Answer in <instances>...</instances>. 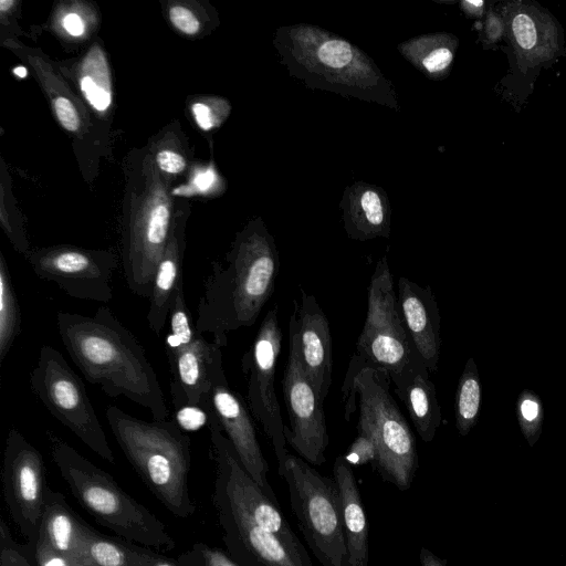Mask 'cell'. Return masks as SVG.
Here are the masks:
<instances>
[{
  "label": "cell",
  "instance_id": "1",
  "mask_svg": "<svg viewBox=\"0 0 566 566\" xmlns=\"http://www.w3.org/2000/svg\"><path fill=\"white\" fill-rule=\"evenodd\" d=\"M61 342L92 385L109 397H126L146 408L153 420L169 418L160 382L135 335L107 307L92 316L57 312Z\"/></svg>",
  "mask_w": 566,
  "mask_h": 566
},
{
  "label": "cell",
  "instance_id": "2",
  "mask_svg": "<svg viewBox=\"0 0 566 566\" xmlns=\"http://www.w3.org/2000/svg\"><path fill=\"white\" fill-rule=\"evenodd\" d=\"M280 271L273 237L262 220L235 240L223 262L212 264L199 298L195 326L222 348L228 334L252 326L272 297Z\"/></svg>",
  "mask_w": 566,
  "mask_h": 566
},
{
  "label": "cell",
  "instance_id": "3",
  "mask_svg": "<svg viewBox=\"0 0 566 566\" xmlns=\"http://www.w3.org/2000/svg\"><path fill=\"white\" fill-rule=\"evenodd\" d=\"M273 45L289 74L307 87L399 109L394 83L371 57L340 35L307 23L283 25Z\"/></svg>",
  "mask_w": 566,
  "mask_h": 566
},
{
  "label": "cell",
  "instance_id": "4",
  "mask_svg": "<svg viewBox=\"0 0 566 566\" xmlns=\"http://www.w3.org/2000/svg\"><path fill=\"white\" fill-rule=\"evenodd\" d=\"M106 419L125 457L146 486L175 516L195 514L188 475L190 439L176 420L145 421L116 406H108Z\"/></svg>",
  "mask_w": 566,
  "mask_h": 566
},
{
  "label": "cell",
  "instance_id": "5",
  "mask_svg": "<svg viewBox=\"0 0 566 566\" xmlns=\"http://www.w3.org/2000/svg\"><path fill=\"white\" fill-rule=\"evenodd\" d=\"M390 380L387 370L355 354L342 388L345 419L358 409L357 429L370 433L377 446L373 468L405 491L412 483L418 455L415 436L390 394Z\"/></svg>",
  "mask_w": 566,
  "mask_h": 566
},
{
  "label": "cell",
  "instance_id": "6",
  "mask_svg": "<svg viewBox=\"0 0 566 566\" xmlns=\"http://www.w3.org/2000/svg\"><path fill=\"white\" fill-rule=\"evenodd\" d=\"M51 458L81 506L97 523L125 541L157 549H172L164 523L126 493L107 472L77 452L54 431L46 430Z\"/></svg>",
  "mask_w": 566,
  "mask_h": 566
},
{
  "label": "cell",
  "instance_id": "7",
  "mask_svg": "<svg viewBox=\"0 0 566 566\" xmlns=\"http://www.w3.org/2000/svg\"><path fill=\"white\" fill-rule=\"evenodd\" d=\"M301 532L322 566H348L342 502L334 478L287 454L282 476Z\"/></svg>",
  "mask_w": 566,
  "mask_h": 566
},
{
  "label": "cell",
  "instance_id": "8",
  "mask_svg": "<svg viewBox=\"0 0 566 566\" xmlns=\"http://www.w3.org/2000/svg\"><path fill=\"white\" fill-rule=\"evenodd\" d=\"M30 388L48 411L86 447L107 462H115L82 379L56 348L41 347L30 374Z\"/></svg>",
  "mask_w": 566,
  "mask_h": 566
},
{
  "label": "cell",
  "instance_id": "9",
  "mask_svg": "<svg viewBox=\"0 0 566 566\" xmlns=\"http://www.w3.org/2000/svg\"><path fill=\"white\" fill-rule=\"evenodd\" d=\"M170 331L165 348L170 371V396L175 409L202 407L211 389V379L222 366V347L208 342L195 326L181 284L175 295Z\"/></svg>",
  "mask_w": 566,
  "mask_h": 566
},
{
  "label": "cell",
  "instance_id": "10",
  "mask_svg": "<svg viewBox=\"0 0 566 566\" xmlns=\"http://www.w3.org/2000/svg\"><path fill=\"white\" fill-rule=\"evenodd\" d=\"M281 345L279 306L274 304L264 316L252 345L242 356L241 367L247 378V405L271 441L277 460V473L283 476L289 452L274 388Z\"/></svg>",
  "mask_w": 566,
  "mask_h": 566
},
{
  "label": "cell",
  "instance_id": "11",
  "mask_svg": "<svg viewBox=\"0 0 566 566\" xmlns=\"http://www.w3.org/2000/svg\"><path fill=\"white\" fill-rule=\"evenodd\" d=\"M415 353L398 311L394 279L384 255L370 279L367 313L356 343V355L392 376L408 365Z\"/></svg>",
  "mask_w": 566,
  "mask_h": 566
},
{
  "label": "cell",
  "instance_id": "12",
  "mask_svg": "<svg viewBox=\"0 0 566 566\" xmlns=\"http://www.w3.org/2000/svg\"><path fill=\"white\" fill-rule=\"evenodd\" d=\"M212 503L227 552L241 566H313L302 542H292L259 524L216 484Z\"/></svg>",
  "mask_w": 566,
  "mask_h": 566
},
{
  "label": "cell",
  "instance_id": "13",
  "mask_svg": "<svg viewBox=\"0 0 566 566\" xmlns=\"http://www.w3.org/2000/svg\"><path fill=\"white\" fill-rule=\"evenodd\" d=\"M2 490L14 524L34 544L49 491L46 468L40 451L14 428L4 443Z\"/></svg>",
  "mask_w": 566,
  "mask_h": 566
},
{
  "label": "cell",
  "instance_id": "14",
  "mask_svg": "<svg viewBox=\"0 0 566 566\" xmlns=\"http://www.w3.org/2000/svg\"><path fill=\"white\" fill-rule=\"evenodd\" d=\"M282 391L290 419L289 427H284L286 443L310 464H323L329 442L323 402L303 367L297 342L291 329Z\"/></svg>",
  "mask_w": 566,
  "mask_h": 566
},
{
  "label": "cell",
  "instance_id": "15",
  "mask_svg": "<svg viewBox=\"0 0 566 566\" xmlns=\"http://www.w3.org/2000/svg\"><path fill=\"white\" fill-rule=\"evenodd\" d=\"M28 261L39 277L55 283L71 297L101 303L113 297L116 260L109 253L61 247L30 253Z\"/></svg>",
  "mask_w": 566,
  "mask_h": 566
},
{
  "label": "cell",
  "instance_id": "16",
  "mask_svg": "<svg viewBox=\"0 0 566 566\" xmlns=\"http://www.w3.org/2000/svg\"><path fill=\"white\" fill-rule=\"evenodd\" d=\"M202 408L229 439L245 471L272 501L279 503L268 481L269 465L258 441L252 415L243 398L230 388L223 368L213 375Z\"/></svg>",
  "mask_w": 566,
  "mask_h": 566
},
{
  "label": "cell",
  "instance_id": "17",
  "mask_svg": "<svg viewBox=\"0 0 566 566\" xmlns=\"http://www.w3.org/2000/svg\"><path fill=\"white\" fill-rule=\"evenodd\" d=\"M301 302L293 300L294 311L289 329L296 338L298 353L308 379L324 402L332 385L333 354L328 319L316 297L300 287Z\"/></svg>",
  "mask_w": 566,
  "mask_h": 566
},
{
  "label": "cell",
  "instance_id": "18",
  "mask_svg": "<svg viewBox=\"0 0 566 566\" xmlns=\"http://www.w3.org/2000/svg\"><path fill=\"white\" fill-rule=\"evenodd\" d=\"M398 311L408 336L430 373L436 371L440 357V314L429 285L399 277Z\"/></svg>",
  "mask_w": 566,
  "mask_h": 566
},
{
  "label": "cell",
  "instance_id": "19",
  "mask_svg": "<svg viewBox=\"0 0 566 566\" xmlns=\"http://www.w3.org/2000/svg\"><path fill=\"white\" fill-rule=\"evenodd\" d=\"M390 379L421 440L432 441L442 416L430 371L419 354L415 353L408 365Z\"/></svg>",
  "mask_w": 566,
  "mask_h": 566
},
{
  "label": "cell",
  "instance_id": "20",
  "mask_svg": "<svg viewBox=\"0 0 566 566\" xmlns=\"http://www.w3.org/2000/svg\"><path fill=\"white\" fill-rule=\"evenodd\" d=\"M339 207L348 238L358 241L389 238L391 210L387 193L379 186L364 181L347 186Z\"/></svg>",
  "mask_w": 566,
  "mask_h": 566
},
{
  "label": "cell",
  "instance_id": "21",
  "mask_svg": "<svg viewBox=\"0 0 566 566\" xmlns=\"http://www.w3.org/2000/svg\"><path fill=\"white\" fill-rule=\"evenodd\" d=\"M333 474L340 494L348 566H368V521L352 465L344 455L336 458Z\"/></svg>",
  "mask_w": 566,
  "mask_h": 566
},
{
  "label": "cell",
  "instance_id": "22",
  "mask_svg": "<svg viewBox=\"0 0 566 566\" xmlns=\"http://www.w3.org/2000/svg\"><path fill=\"white\" fill-rule=\"evenodd\" d=\"M85 526L86 523L70 507L64 495L49 489L36 541L62 554L91 560L84 547Z\"/></svg>",
  "mask_w": 566,
  "mask_h": 566
},
{
  "label": "cell",
  "instance_id": "23",
  "mask_svg": "<svg viewBox=\"0 0 566 566\" xmlns=\"http://www.w3.org/2000/svg\"><path fill=\"white\" fill-rule=\"evenodd\" d=\"M181 264V247L177 239H172L168 242L158 263L149 297L147 322L157 336L160 335L169 319L175 295L179 286L184 284Z\"/></svg>",
  "mask_w": 566,
  "mask_h": 566
},
{
  "label": "cell",
  "instance_id": "24",
  "mask_svg": "<svg viewBox=\"0 0 566 566\" xmlns=\"http://www.w3.org/2000/svg\"><path fill=\"white\" fill-rule=\"evenodd\" d=\"M400 54L427 77L438 80L453 61V51L447 36L422 34L398 44Z\"/></svg>",
  "mask_w": 566,
  "mask_h": 566
},
{
  "label": "cell",
  "instance_id": "25",
  "mask_svg": "<svg viewBox=\"0 0 566 566\" xmlns=\"http://www.w3.org/2000/svg\"><path fill=\"white\" fill-rule=\"evenodd\" d=\"M21 333V311L6 259L0 254V361Z\"/></svg>",
  "mask_w": 566,
  "mask_h": 566
},
{
  "label": "cell",
  "instance_id": "26",
  "mask_svg": "<svg viewBox=\"0 0 566 566\" xmlns=\"http://www.w3.org/2000/svg\"><path fill=\"white\" fill-rule=\"evenodd\" d=\"M481 405V382L473 358H469L459 379L455 394V427L467 436L475 424Z\"/></svg>",
  "mask_w": 566,
  "mask_h": 566
},
{
  "label": "cell",
  "instance_id": "27",
  "mask_svg": "<svg viewBox=\"0 0 566 566\" xmlns=\"http://www.w3.org/2000/svg\"><path fill=\"white\" fill-rule=\"evenodd\" d=\"M80 86L86 101L98 112L112 103L111 78L103 52L93 48L82 65Z\"/></svg>",
  "mask_w": 566,
  "mask_h": 566
},
{
  "label": "cell",
  "instance_id": "28",
  "mask_svg": "<svg viewBox=\"0 0 566 566\" xmlns=\"http://www.w3.org/2000/svg\"><path fill=\"white\" fill-rule=\"evenodd\" d=\"M84 547L95 566H140L128 541H119L97 533L86 524Z\"/></svg>",
  "mask_w": 566,
  "mask_h": 566
},
{
  "label": "cell",
  "instance_id": "29",
  "mask_svg": "<svg viewBox=\"0 0 566 566\" xmlns=\"http://www.w3.org/2000/svg\"><path fill=\"white\" fill-rule=\"evenodd\" d=\"M516 413L521 430L532 447L542 432L543 408L541 399L531 390H523L516 403Z\"/></svg>",
  "mask_w": 566,
  "mask_h": 566
},
{
  "label": "cell",
  "instance_id": "30",
  "mask_svg": "<svg viewBox=\"0 0 566 566\" xmlns=\"http://www.w3.org/2000/svg\"><path fill=\"white\" fill-rule=\"evenodd\" d=\"M177 560L182 566H241L229 554L205 543L193 544Z\"/></svg>",
  "mask_w": 566,
  "mask_h": 566
},
{
  "label": "cell",
  "instance_id": "31",
  "mask_svg": "<svg viewBox=\"0 0 566 566\" xmlns=\"http://www.w3.org/2000/svg\"><path fill=\"white\" fill-rule=\"evenodd\" d=\"M350 465L375 464L377 459V446L370 433L358 430V434L344 455Z\"/></svg>",
  "mask_w": 566,
  "mask_h": 566
},
{
  "label": "cell",
  "instance_id": "32",
  "mask_svg": "<svg viewBox=\"0 0 566 566\" xmlns=\"http://www.w3.org/2000/svg\"><path fill=\"white\" fill-rule=\"evenodd\" d=\"M33 547L36 566H95L92 560H82L62 554L41 541H36Z\"/></svg>",
  "mask_w": 566,
  "mask_h": 566
},
{
  "label": "cell",
  "instance_id": "33",
  "mask_svg": "<svg viewBox=\"0 0 566 566\" xmlns=\"http://www.w3.org/2000/svg\"><path fill=\"white\" fill-rule=\"evenodd\" d=\"M3 520L0 523V566H32L15 547Z\"/></svg>",
  "mask_w": 566,
  "mask_h": 566
},
{
  "label": "cell",
  "instance_id": "34",
  "mask_svg": "<svg viewBox=\"0 0 566 566\" xmlns=\"http://www.w3.org/2000/svg\"><path fill=\"white\" fill-rule=\"evenodd\" d=\"M176 422L182 430L195 431L209 423L207 411L199 406H182L175 409Z\"/></svg>",
  "mask_w": 566,
  "mask_h": 566
},
{
  "label": "cell",
  "instance_id": "35",
  "mask_svg": "<svg viewBox=\"0 0 566 566\" xmlns=\"http://www.w3.org/2000/svg\"><path fill=\"white\" fill-rule=\"evenodd\" d=\"M513 32L517 43L525 50L532 49L537 40L536 28L533 20L526 14H517L513 19Z\"/></svg>",
  "mask_w": 566,
  "mask_h": 566
},
{
  "label": "cell",
  "instance_id": "36",
  "mask_svg": "<svg viewBox=\"0 0 566 566\" xmlns=\"http://www.w3.org/2000/svg\"><path fill=\"white\" fill-rule=\"evenodd\" d=\"M53 106L60 124L69 132H76L81 120L72 102L64 96H59L54 99Z\"/></svg>",
  "mask_w": 566,
  "mask_h": 566
},
{
  "label": "cell",
  "instance_id": "37",
  "mask_svg": "<svg viewBox=\"0 0 566 566\" xmlns=\"http://www.w3.org/2000/svg\"><path fill=\"white\" fill-rule=\"evenodd\" d=\"M169 19L175 28L188 35L196 34L200 29L197 17L189 9L181 6L172 7L169 10Z\"/></svg>",
  "mask_w": 566,
  "mask_h": 566
},
{
  "label": "cell",
  "instance_id": "38",
  "mask_svg": "<svg viewBox=\"0 0 566 566\" xmlns=\"http://www.w3.org/2000/svg\"><path fill=\"white\" fill-rule=\"evenodd\" d=\"M130 546L140 566H182L177 559L157 554L149 549V547L133 544L132 542Z\"/></svg>",
  "mask_w": 566,
  "mask_h": 566
},
{
  "label": "cell",
  "instance_id": "39",
  "mask_svg": "<svg viewBox=\"0 0 566 566\" xmlns=\"http://www.w3.org/2000/svg\"><path fill=\"white\" fill-rule=\"evenodd\" d=\"M158 167L168 174H178L186 168L185 158L172 150H160L156 155Z\"/></svg>",
  "mask_w": 566,
  "mask_h": 566
},
{
  "label": "cell",
  "instance_id": "40",
  "mask_svg": "<svg viewBox=\"0 0 566 566\" xmlns=\"http://www.w3.org/2000/svg\"><path fill=\"white\" fill-rule=\"evenodd\" d=\"M192 114L198 126L203 130H210L217 124V116L212 108L205 103H195Z\"/></svg>",
  "mask_w": 566,
  "mask_h": 566
},
{
  "label": "cell",
  "instance_id": "41",
  "mask_svg": "<svg viewBox=\"0 0 566 566\" xmlns=\"http://www.w3.org/2000/svg\"><path fill=\"white\" fill-rule=\"evenodd\" d=\"M63 27L73 36H80L84 32V23L76 13H69L63 19Z\"/></svg>",
  "mask_w": 566,
  "mask_h": 566
},
{
  "label": "cell",
  "instance_id": "42",
  "mask_svg": "<svg viewBox=\"0 0 566 566\" xmlns=\"http://www.w3.org/2000/svg\"><path fill=\"white\" fill-rule=\"evenodd\" d=\"M420 566H447L446 563L426 547L419 553Z\"/></svg>",
  "mask_w": 566,
  "mask_h": 566
},
{
  "label": "cell",
  "instance_id": "43",
  "mask_svg": "<svg viewBox=\"0 0 566 566\" xmlns=\"http://www.w3.org/2000/svg\"><path fill=\"white\" fill-rule=\"evenodd\" d=\"M14 4L13 0H1L0 1V10L1 12L8 11Z\"/></svg>",
  "mask_w": 566,
  "mask_h": 566
},
{
  "label": "cell",
  "instance_id": "44",
  "mask_svg": "<svg viewBox=\"0 0 566 566\" xmlns=\"http://www.w3.org/2000/svg\"><path fill=\"white\" fill-rule=\"evenodd\" d=\"M13 73H14L15 75H18L19 77L23 78V77H25V76H27L28 71H27V69H25V67H23V66H18V67H15V69L13 70Z\"/></svg>",
  "mask_w": 566,
  "mask_h": 566
},
{
  "label": "cell",
  "instance_id": "45",
  "mask_svg": "<svg viewBox=\"0 0 566 566\" xmlns=\"http://www.w3.org/2000/svg\"><path fill=\"white\" fill-rule=\"evenodd\" d=\"M471 6H474V7H481L483 6V1H472V0H469L468 1Z\"/></svg>",
  "mask_w": 566,
  "mask_h": 566
},
{
  "label": "cell",
  "instance_id": "46",
  "mask_svg": "<svg viewBox=\"0 0 566 566\" xmlns=\"http://www.w3.org/2000/svg\"><path fill=\"white\" fill-rule=\"evenodd\" d=\"M565 566H566V564H565Z\"/></svg>",
  "mask_w": 566,
  "mask_h": 566
}]
</instances>
